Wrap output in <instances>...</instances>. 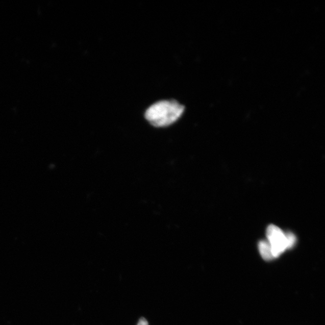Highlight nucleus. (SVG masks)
Listing matches in <instances>:
<instances>
[{
  "label": "nucleus",
  "instance_id": "20e7f679",
  "mask_svg": "<svg viewBox=\"0 0 325 325\" xmlns=\"http://www.w3.org/2000/svg\"><path fill=\"white\" fill-rule=\"evenodd\" d=\"M286 234L287 239L288 249L292 248L295 245L296 242V236L291 233H287Z\"/></svg>",
  "mask_w": 325,
  "mask_h": 325
},
{
  "label": "nucleus",
  "instance_id": "f03ea898",
  "mask_svg": "<svg viewBox=\"0 0 325 325\" xmlns=\"http://www.w3.org/2000/svg\"><path fill=\"white\" fill-rule=\"evenodd\" d=\"M267 238L268 242L272 247L274 259H277L288 249L286 234L279 227L274 225L268 227Z\"/></svg>",
  "mask_w": 325,
  "mask_h": 325
},
{
  "label": "nucleus",
  "instance_id": "39448f33",
  "mask_svg": "<svg viewBox=\"0 0 325 325\" xmlns=\"http://www.w3.org/2000/svg\"><path fill=\"white\" fill-rule=\"evenodd\" d=\"M137 325H149L148 321L145 319L144 317L140 318V319L139 321L138 324Z\"/></svg>",
  "mask_w": 325,
  "mask_h": 325
},
{
  "label": "nucleus",
  "instance_id": "f257e3e1",
  "mask_svg": "<svg viewBox=\"0 0 325 325\" xmlns=\"http://www.w3.org/2000/svg\"><path fill=\"white\" fill-rule=\"evenodd\" d=\"M184 110V107L176 101H162L147 109L145 118L154 126L166 127L179 119Z\"/></svg>",
  "mask_w": 325,
  "mask_h": 325
},
{
  "label": "nucleus",
  "instance_id": "7ed1b4c3",
  "mask_svg": "<svg viewBox=\"0 0 325 325\" xmlns=\"http://www.w3.org/2000/svg\"><path fill=\"white\" fill-rule=\"evenodd\" d=\"M259 252L263 259L266 261L272 260L274 259L272 247L267 240H261L259 243Z\"/></svg>",
  "mask_w": 325,
  "mask_h": 325
}]
</instances>
